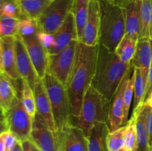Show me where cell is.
<instances>
[{"label":"cell","instance_id":"obj_1","mask_svg":"<svg viewBox=\"0 0 152 151\" xmlns=\"http://www.w3.org/2000/svg\"><path fill=\"white\" fill-rule=\"evenodd\" d=\"M96 46H88L79 41L75 62L66 89L71 102L74 120L79 116L86 93L91 86L98 54Z\"/></svg>","mask_w":152,"mask_h":151},{"label":"cell","instance_id":"obj_2","mask_svg":"<svg viewBox=\"0 0 152 151\" xmlns=\"http://www.w3.org/2000/svg\"><path fill=\"white\" fill-rule=\"evenodd\" d=\"M131 66L132 62L124 63L114 52L110 51L99 44L96 69L91 86L111 102Z\"/></svg>","mask_w":152,"mask_h":151},{"label":"cell","instance_id":"obj_3","mask_svg":"<svg viewBox=\"0 0 152 151\" xmlns=\"http://www.w3.org/2000/svg\"><path fill=\"white\" fill-rule=\"evenodd\" d=\"M99 1L101 10L99 44L114 52L126 34L124 11L118 4L104 0Z\"/></svg>","mask_w":152,"mask_h":151},{"label":"cell","instance_id":"obj_4","mask_svg":"<svg viewBox=\"0 0 152 151\" xmlns=\"http://www.w3.org/2000/svg\"><path fill=\"white\" fill-rule=\"evenodd\" d=\"M110 104L103 95L91 86L83 98L80 115L74 120V124L88 137L96 123H108Z\"/></svg>","mask_w":152,"mask_h":151},{"label":"cell","instance_id":"obj_5","mask_svg":"<svg viewBox=\"0 0 152 151\" xmlns=\"http://www.w3.org/2000/svg\"><path fill=\"white\" fill-rule=\"evenodd\" d=\"M42 81L50 99L56 130L74 124L71 102L66 87L48 72Z\"/></svg>","mask_w":152,"mask_h":151},{"label":"cell","instance_id":"obj_6","mask_svg":"<svg viewBox=\"0 0 152 151\" xmlns=\"http://www.w3.org/2000/svg\"><path fill=\"white\" fill-rule=\"evenodd\" d=\"M79 41L74 40L66 48L56 54L49 55L48 71L66 87L74 68Z\"/></svg>","mask_w":152,"mask_h":151},{"label":"cell","instance_id":"obj_7","mask_svg":"<svg viewBox=\"0 0 152 151\" xmlns=\"http://www.w3.org/2000/svg\"><path fill=\"white\" fill-rule=\"evenodd\" d=\"M9 131L12 132L20 142L29 139L34 120L22 105L21 96H18L12 103L5 115Z\"/></svg>","mask_w":152,"mask_h":151},{"label":"cell","instance_id":"obj_8","mask_svg":"<svg viewBox=\"0 0 152 151\" xmlns=\"http://www.w3.org/2000/svg\"><path fill=\"white\" fill-rule=\"evenodd\" d=\"M74 0H53L37 19L41 31L54 34L71 11Z\"/></svg>","mask_w":152,"mask_h":151},{"label":"cell","instance_id":"obj_9","mask_svg":"<svg viewBox=\"0 0 152 151\" xmlns=\"http://www.w3.org/2000/svg\"><path fill=\"white\" fill-rule=\"evenodd\" d=\"M56 138L58 151H88L87 136L75 124L56 130Z\"/></svg>","mask_w":152,"mask_h":151},{"label":"cell","instance_id":"obj_10","mask_svg":"<svg viewBox=\"0 0 152 151\" xmlns=\"http://www.w3.org/2000/svg\"><path fill=\"white\" fill-rule=\"evenodd\" d=\"M134 70L133 66L129 68L122 80L120 86L117 88L111 104H110L109 113H108V129L109 132H113L123 126V102H124V93L127 87L128 82L130 79Z\"/></svg>","mask_w":152,"mask_h":151},{"label":"cell","instance_id":"obj_11","mask_svg":"<svg viewBox=\"0 0 152 151\" xmlns=\"http://www.w3.org/2000/svg\"><path fill=\"white\" fill-rule=\"evenodd\" d=\"M15 53L18 73L21 79L26 81L34 90L36 82L39 79L32 62L22 38L19 35L15 36Z\"/></svg>","mask_w":152,"mask_h":151},{"label":"cell","instance_id":"obj_12","mask_svg":"<svg viewBox=\"0 0 152 151\" xmlns=\"http://www.w3.org/2000/svg\"><path fill=\"white\" fill-rule=\"evenodd\" d=\"M30 139L40 151H58L56 132L50 130L38 113L33 122Z\"/></svg>","mask_w":152,"mask_h":151},{"label":"cell","instance_id":"obj_13","mask_svg":"<svg viewBox=\"0 0 152 151\" xmlns=\"http://www.w3.org/2000/svg\"><path fill=\"white\" fill-rule=\"evenodd\" d=\"M22 38V37H21ZM39 78L43 79L48 71V53L40 44L37 35L22 38Z\"/></svg>","mask_w":152,"mask_h":151},{"label":"cell","instance_id":"obj_14","mask_svg":"<svg viewBox=\"0 0 152 151\" xmlns=\"http://www.w3.org/2000/svg\"><path fill=\"white\" fill-rule=\"evenodd\" d=\"M101 10L99 0H89L88 16L80 42L88 46H96L99 42Z\"/></svg>","mask_w":152,"mask_h":151},{"label":"cell","instance_id":"obj_15","mask_svg":"<svg viewBox=\"0 0 152 151\" xmlns=\"http://www.w3.org/2000/svg\"><path fill=\"white\" fill-rule=\"evenodd\" d=\"M53 36L54 42L53 46L48 50L49 55L59 53L66 48L73 41H78L74 16L72 12L68 13L62 25L54 33Z\"/></svg>","mask_w":152,"mask_h":151},{"label":"cell","instance_id":"obj_16","mask_svg":"<svg viewBox=\"0 0 152 151\" xmlns=\"http://www.w3.org/2000/svg\"><path fill=\"white\" fill-rule=\"evenodd\" d=\"M34 93L35 97L37 113H38L42 118L50 130H53V132H56V129L53 119L50 99L42 79L39 78L37 81L34 89Z\"/></svg>","mask_w":152,"mask_h":151},{"label":"cell","instance_id":"obj_17","mask_svg":"<svg viewBox=\"0 0 152 151\" xmlns=\"http://www.w3.org/2000/svg\"><path fill=\"white\" fill-rule=\"evenodd\" d=\"M121 7L124 11L126 34L139 39L141 33L140 0H126Z\"/></svg>","mask_w":152,"mask_h":151},{"label":"cell","instance_id":"obj_18","mask_svg":"<svg viewBox=\"0 0 152 151\" xmlns=\"http://www.w3.org/2000/svg\"><path fill=\"white\" fill-rule=\"evenodd\" d=\"M2 45V64L4 73L12 81L21 79L18 73L15 53V36L1 38Z\"/></svg>","mask_w":152,"mask_h":151},{"label":"cell","instance_id":"obj_19","mask_svg":"<svg viewBox=\"0 0 152 151\" xmlns=\"http://www.w3.org/2000/svg\"><path fill=\"white\" fill-rule=\"evenodd\" d=\"M152 59V40L140 38L137 40L134 56L132 61L134 68H138L148 73Z\"/></svg>","mask_w":152,"mask_h":151},{"label":"cell","instance_id":"obj_20","mask_svg":"<svg viewBox=\"0 0 152 151\" xmlns=\"http://www.w3.org/2000/svg\"><path fill=\"white\" fill-rule=\"evenodd\" d=\"M109 129L107 123L97 122L87 137L88 151H108L107 138Z\"/></svg>","mask_w":152,"mask_h":151},{"label":"cell","instance_id":"obj_21","mask_svg":"<svg viewBox=\"0 0 152 151\" xmlns=\"http://www.w3.org/2000/svg\"><path fill=\"white\" fill-rule=\"evenodd\" d=\"M134 117L137 133V148L135 151H151L148 145V134L145 123V107L144 104L132 114Z\"/></svg>","mask_w":152,"mask_h":151},{"label":"cell","instance_id":"obj_22","mask_svg":"<svg viewBox=\"0 0 152 151\" xmlns=\"http://www.w3.org/2000/svg\"><path fill=\"white\" fill-rule=\"evenodd\" d=\"M53 0H16L24 18L37 20Z\"/></svg>","mask_w":152,"mask_h":151},{"label":"cell","instance_id":"obj_23","mask_svg":"<svg viewBox=\"0 0 152 151\" xmlns=\"http://www.w3.org/2000/svg\"><path fill=\"white\" fill-rule=\"evenodd\" d=\"M18 96L19 93L13 85V81L5 74L0 72V105L5 115Z\"/></svg>","mask_w":152,"mask_h":151},{"label":"cell","instance_id":"obj_24","mask_svg":"<svg viewBox=\"0 0 152 151\" xmlns=\"http://www.w3.org/2000/svg\"><path fill=\"white\" fill-rule=\"evenodd\" d=\"M134 98L132 114L144 104L145 90H146L148 73L138 68H134Z\"/></svg>","mask_w":152,"mask_h":151},{"label":"cell","instance_id":"obj_25","mask_svg":"<svg viewBox=\"0 0 152 151\" xmlns=\"http://www.w3.org/2000/svg\"><path fill=\"white\" fill-rule=\"evenodd\" d=\"M89 0H74L71 12L74 16L78 41H81L88 16Z\"/></svg>","mask_w":152,"mask_h":151},{"label":"cell","instance_id":"obj_26","mask_svg":"<svg viewBox=\"0 0 152 151\" xmlns=\"http://www.w3.org/2000/svg\"><path fill=\"white\" fill-rule=\"evenodd\" d=\"M141 33L140 38L152 40V0H140Z\"/></svg>","mask_w":152,"mask_h":151},{"label":"cell","instance_id":"obj_27","mask_svg":"<svg viewBox=\"0 0 152 151\" xmlns=\"http://www.w3.org/2000/svg\"><path fill=\"white\" fill-rule=\"evenodd\" d=\"M137 40L127 34H125L114 51L117 57L122 62L124 63L132 62L136 51Z\"/></svg>","mask_w":152,"mask_h":151},{"label":"cell","instance_id":"obj_28","mask_svg":"<svg viewBox=\"0 0 152 151\" xmlns=\"http://www.w3.org/2000/svg\"><path fill=\"white\" fill-rule=\"evenodd\" d=\"M21 99L22 105L30 116L34 119L37 114L35 97L34 90L26 81L22 80V90H21Z\"/></svg>","mask_w":152,"mask_h":151},{"label":"cell","instance_id":"obj_29","mask_svg":"<svg viewBox=\"0 0 152 151\" xmlns=\"http://www.w3.org/2000/svg\"><path fill=\"white\" fill-rule=\"evenodd\" d=\"M134 73L132 74L130 79L128 82L127 87L124 93V102H123V126L126 125L129 120V113H130L131 105L134 98Z\"/></svg>","mask_w":152,"mask_h":151},{"label":"cell","instance_id":"obj_30","mask_svg":"<svg viewBox=\"0 0 152 151\" xmlns=\"http://www.w3.org/2000/svg\"><path fill=\"white\" fill-rule=\"evenodd\" d=\"M19 22L16 18L0 16V38L17 35Z\"/></svg>","mask_w":152,"mask_h":151},{"label":"cell","instance_id":"obj_31","mask_svg":"<svg viewBox=\"0 0 152 151\" xmlns=\"http://www.w3.org/2000/svg\"><path fill=\"white\" fill-rule=\"evenodd\" d=\"M125 130L126 126L124 125L114 131L109 132L107 138L108 151H115L124 148Z\"/></svg>","mask_w":152,"mask_h":151},{"label":"cell","instance_id":"obj_32","mask_svg":"<svg viewBox=\"0 0 152 151\" xmlns=\"http://www.w3.org/2000/svg\"><path fill=\"white\" fill-rule=\"evenodd\" d=\"M124 148L129 151H135L137 148V133L134 117L132 116L126 124Z\"/></svg>","mask_w":152,"mask_h":151},{"label":"cell","instance_id":"obj_33","mask_svg":"<svg viewBox=\"0 0 152 151\" xmlns=\"http://www.w3.org/2000/svg\"><path fill=\"white\" fill-rule=\"evenodd\" d=\"M39 30L37 20L28 19V18L19 19L17 35L22 38L35 35Z\"/></svg>","mask_w":152,"mask_h":151},{"label":"cell","instance_id":"obj_34","mask_svg":"<svg viewBox=\"0 0 152 151\" xmlns=\"http://www.w3.org/2000/svg\"><path fill=\"white\" fill-rule=\"evenodd\" d=\"M0 16L24 19V16L18 5L16 0H7L0 7Z\"/></svg>","mask_w":152,"mask_h":151},{"label":"cell","instance_id":"obj_35","mask_svg":"<svg viewBox=\"0 0 152 151\" xmlns=\"http://www.w3.org/2000/svg\"><path fill=\"white\" fill-rule=\"evenodd\" d=\"M145 107V123L148 134V145L150 150L152 151V107L148 104H144Z\"/></svg>","mask_w":152,"mask_h":151},{"label":"cell","instance_id":"obj_36","mask_svg":"<svg viewBox=\"0 0 152 151\" xmlns=\"http://www.w3.org/2000/svg\"><path fill=\"white\" fill-rule=\"evenodd\" d=\"M36 35H37V37L40 44L47 50H48L53 46V42H54V36H53V34L39 30L37 33Z\"/></svg>","mask_w":152,"mask_h":151},{"label":"cell","instance_id":"obj_37","mask_svg":"<svg viewBox=\"0 0 152 151\" xmlns=\"http://www.w3.org/2000/svg\"><path fill=\"white\" fill-rule=\"evenodd\" d=\"M4 138L6 151H10L16 146L18 142H20L18 139V138L12 132L9 131V130L4 133Z\"/></svg>","mask_w":152,"mask_h":151},{"label":"cell","instance_id":"obj_38","mask_svg":"<svg viewBox=\"0 0 152 151\" xmlns=\"http://www.w3.org/2000/svg\"><path fill=\"white\" fill-rule=\"evenodd\" d=\"M152 95V59L149 69H148V79H147L146 90H145V99H144V104H146L149 101Z\"/></svg>","mask_w":152,"mask_h":151},{"label":"cell","instance_id":"obj_39","mask_svg":"<svg viewBox=\"0 0 152 151\" xmlns=\"http://www.w3.org/2000/svg\"><path fill=\"white\" fill-rule=\"evenodd\" d=\"M21 143H22L23 151H40L37 145L30 139L22 141Z\"/></svg>","mask_w":152,"mask_h":151},{"label":"cell","instance_id":"obj_40","mask_svg":"<svg viewBox=\"0 0 152 151\" xmlns=\"http://www.w3.org/2000/svg\"><path fill=\"white\" fill-rule=\"evenodd\" d=\"M8 125H7V120H6L5 117L2 119L0 120V136L2 135L3 133L5 132L8 131Z\"/></svg>","mask_w":152,"mask_h":151},{"label":"cell","instance_id":"obj_41","mask_svg":"<svg viewBox=\"0 0 152 151\" xmlns=\"http://www.w3.org/2000/svg\"><path fill=\"white\" fill-rule=\"evenodd\" d=\"M0 72L4 73V70H3V64H2V45H1V38H0Z\"/></svg>","mask_w":152,"mask_h":151},{"label":"cell","instance_id":"obj_42","mask_svg":"<svg viewBox=\"0 0 152 151\" xmlns=\"http://www.w3.org/2000/svg\"><path fill=\"white\" fill-rule=\"evenodd\" d=\"M4 133L0 136V151H6L5 150V144H4Z\"/></svg>","mask_w":152,"mask_h":151},{"label":"cell","instance_id":"obj_43","mask_svg":"<svg viewBox=\"0 0 152 151\" xmlns=\"http://www.w3.org/2000/svg\"><path fill=\"white\" fill-rule=\"evenodd\" d=\"M10 151H23V148H22V145L21 142H19L16 144V146L13 148Z\"/></svg>","mask_w":152,"mask_h":151},{"label":"cell","instance_id":"obj_44","mask_svg":"<svg viewBox=\"0 0 152 151\" xmlns=\"http://www.w3.org/2000/svg\"><path fill=\"white\" fill-rule=\"evenodd\" d=\"M126 0H111L110 2L113 3V4H118V5L121 6L123 3L126 1Z\"/></svg>","mask_w":152,"mask_h":151},{"label":"cell","instance_id":"obj_45","mask_svg":"<svg viewBox=\"0 0 152 151\" xmlns=\"http://www.w3.org/2000/svg\"><path fill=\"white\" fill-rule=\"evenodd\" d=\"M4 117H5V113H4V110H3L2 107L0 106V120L2 119V118H4Z\"/></svg>","mask_w":152,"mask_h":151},{"label":"cell","instance_id":"obj_46","mask_svg":"<svg viewBox=\"0 0 152 151\" xmlns=\"http://www.w3.org/2000/svg\"><path fill=\"white\" fill-rule=\"evenodd\" d=\"M146 104H148V105H150V106L151 107H152V95H151V98H150V99H149V101H148V102H147Z\"/></svg>","mask_w":152,"mask_h":151},{"label":"cell","instance_id":"obj_47","mask_svg":"<svg viewBox=\"0 0 152 151\" xmlns=\"http://www.w3.org/2000/svg\"><path fill=\"white\" fill-rule=\"evenodd\" d=\"M115 151H129V150H126V149H125V148H122V149L118 150H115Z\"/></svg>","mask_w":152,"mask_h":151},{"label":"cell","instance_id":"obj_48","mask_svg":"<svg viewBox=\"0 0 152 151\" xmlns=\"http://www.w3.org/2000/svg\"><path fill=\"white\" fill-rule=\"evenodd\" d=\"M7 1V0H0V7H1V4H3V2H4V1Z\"/></svg>","mask_w":152,"mask_h":151},{"label":"cell","instance_id":"obj_49","mask_svg":"<svg viewBox=\"0 0 152 151\" xmlns=\"http://www.w3.org/2000/svg\"><path fill=\"white\" fill-rule=\"evenodd\" d=\"M104 1H108V2H110V1H111V0H104Z\"/></svg>","mask_w":152,"mask_h":151},{"label":"cell","instance_id":"obj_50","mask_svg":"<svg viewBox=\"0 0 152 151\" xmlns=\"http://www.w3.org/2000/svg\"><path fill=\"white\" fill-rule=\"evenodd\" d=\"M0 106H1V105H0Z\"/></svg>","mask_w":152,"mask_h":151}]
</instances>
